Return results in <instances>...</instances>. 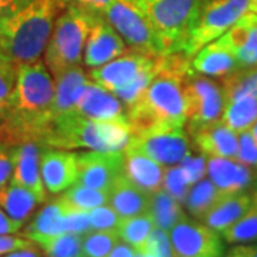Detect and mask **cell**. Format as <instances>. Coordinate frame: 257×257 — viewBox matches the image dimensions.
<instances>
[{
    "mask_svg": "<svg viewBox=\"0 0 257 257\" xmlns=\"http://www.w3.org/2000/svg\"><path fill=\"white\" fill-rule=\"evenodd\" d=\"M55 82L46 64H18V79L8 110L0 120V145L8 147L22 143L46 146L52 124Z\"/></svg>",
    "mask_w": 257,
    "mask_h": 257,
    "instance_id": "6da1fadb",
    "label": "cell"
},
{
    "mask_svg": "<svg viewBox=\"0 0 257 257\" xmlns=\"http://www.w3.org/2000/svg\"><path fill=\"white\" fill-rule=\"evenodd\" d=\"M67 0H33L0 23V43L13 63H35L46 49Z\"/></svg>",
    "mask_w": 257,
    "mask_h": 257,
    "instance_id": "7a4b0ae2",
    "label": "cell"
},
{
    "mask_svg": "<svg viewBox=\"0 0 257 257\" xmlns=\"http://www.w3.org/2000/svg\"><path fill=\"white\" fill-rule=\"evenodd\" d=\"M156 32L162 55L183 52L203 0H130Z\"/></svg>",
    "mask_w": 257,
    "mask_h": 257,
    "instance_id": "3957f363",
    "label": "cell"
},
{
    "mask_svg": "<svg viewBox=\"0 0 257 257\" xmlns=\"http://www.w3.org/2000/svg\"><path fill=\"white\" fill-rule=\"evenodd\" d=\"M94 18L97 16L67 5L63 13L56 19L45 49V64L53 76L80 66L86 39Z\"/></svg>",
    "mask_w": 257,
    "mask_h": 257,
    "instance_id": "277c9868",
    "label": "cell"
},
{
    "mask_svg": "<svg viewBox=\"0 0 257 257\" xmlns=\"http://www.w3.org/2000/svg\"><path fill=\"white\" fill-rule=\"evenodd\" d=\"M162 59L160 55L159 72L138 101L153 111L163 123L183 127L186 124L183 82L193 72V67Z\"/></svg>",
    "mask_w": 257,
    "mask_h": 257,
    "instance_id": "5b68a950",
    "label": "cell"
},
{
    "mask_svg": "<svg viewBox=\"0 0 257 257\" xmlns=\"http://www.w3.org/2000/svg\"><path fill=\"white\" fill-rule=\"evenodd\" d=\"M247 10L248 0H203L183 52L193 57L229 30Z\"/></svg>",
    "mask_w": 257,
    "mask_h": 257,
    "instance_id": "8992f818",
    "label": "cell"
},
{
    "mask_svg": "<svg viewBox=\"0 0 257 257\" xmlns=\"http://www.w3.org/2000/svg\"><path fill=\"white\" fill-rule=\"evenodd\" d=\"M103 18L132 50L162 55V47L150 22L130 0H111Z\"/></svg>",
    "mask_w": 257,
    "mask_h": 257,
    "instance_id": "52a82bcc",
    "label": "cell"
},
{
    "mask_svg": "<svg viewBox=\"0 0 257 257\" xmlns=\"http://www.w3.org/2000/svg\"><path fill=\"white\" fill-rule=\"evenodd\" d=\"M184 111L189 127L206 124L220 119L224 96L220 86L210 79L190 73L183 82Z\"/></svg>",
    "mask_w": 257,
    "mask_h": 257,
    "instance_id": "ba28073f",
    "label": "cell"
},
{
    "mask_svg": "<svg viewBox=\"0 0 257 257\" xmlns=\"http://www.w3.org/2000/svg\"><path fill=\"white\" fill-rule=\"evenodd\" d=\"M173 257H223L224 244L219 231L206 223L183 219L169 231Z\"/></svg>",
    "mask_w": 257,
    "mask_h": 257,
    "instance_id": "9c48e42d",
    "label": "cell"
},
{
    "mask_svg": "<svg viewBox=\"0 0 257 257\" xmlns=\"http://www.w3.org/2000/svg\"><path fill=\"white\" fill-rule=\"evenodd\" d=\"M128 146L136 147L162 166L179 165L190 155V142L183 127L162 124L133 136Z\"/></svg>",
    "mask_w": 257,
    "mask_h": 257,
    "instance_id": "30bf717a",
    "label": "cell"
},
{
    "mask_svg": "<svg viewBox=\"0 0 257 257\" xmlns=\"http://www.w3.org/2000/svg\"><path fill=\"white\" fill-rule=\"evenodd\" d=\"M79 180L77 183L92 189L109 192L124 176V155L121 152L77 153Z\"/></svg>",
    "mask_w": 257,
    "mask_h": 257,
    "instance_id": "8fae6325",
    "label": "cell"
},
{
    "mask_svg": "<svg viewBox=\"0 0 257 257\" xmlns=\"http://www.w3.org/2000/svg\"><path fill=\"white\" fill-rule=\"evenodd\" d=\"M159 57L160 55L126 50L123 55L114 57L110 62L92 67L89 77L92 82L107 89L109 92H114L117 87L130 82L143 70L156 66Z\"/></svg>",
    "mask_w": 257,
    "mask_h": 257,
    "instance_id": "7c38bea8",
    "label": "cell"
},
{
    "mask_svg": "<svg viewBox=\"0 0 257 257\" xmlns=\"http://www.w3.org/2000/svg\"><path fill=\"white\" fill-rule=\"evenodd\" d=\"M40 175L47 192L52 194L63 193L79 180L77 153L45 147L40 152Z\"/></svg>",
    "mask_w": 257,
    "mask_h": 257,
    "instance_id": "4fadbf2b",
    "label": "cell"
},
{
    "mask_svg": "<svg viewBox=\"0 0 257 257\" xmlns=\"http://www.w3.org/2000/svg\"><path fill=\"white\" fill-rule=\"evenodd\" d=\"M13 172L10 183L32 192L39 203L46 202L47 190L40 175V146L37 143H22L10 147Z\"/></svg>",
    "mask_w": 257,
    "mask_h": 257,
    "instance_id": "5bb4252c",
    "label": "cell"
},
{
    "mask_svg": "<svg viewBox=\"0 0 257 257\" xmlns=\"http://www.w3.org/2000/svg\"><path fill=\"white\" fill-rule=\"evenodd\" d=\"M126 43L103 16L93 20L84 45L83 62L89 67L107 63L126 52Z\"/></svg>",
    "mask_w": 257,
    "mask_h": 257,
    "instance_id": "9a60e30c",
    "label": "cell"
},
{
    "mask_svg": "<svg viewBox=\"0 0 257 257\" xmlns=\"http://www.w3.org/2000/svg\"><path fill=\"white\" fill-rule=\"evenodd\" d=\"M189 128L194 146L206 157H237L239 133L231 130L220 119Z\"/></svg>",
    "mask_w": 257,
    "mask_h": 257,
    "instance_id": "2e32d148",
    "label": "cell"
},
{
    "mask_svg": "<svg viewBox=\"0 0 257 257\" xmlns=\"http://www.w3.org/2000/svg\"><path fill=\"white\" fill-rule=\"evenodd\" d=\"M76 110L83 117L90 120L124 119V104L116 97L114 93L92 82L90 79L83 86L76 100Z\"/></svg>",
    "mask_w": 257,
    "mask_h": 257,
    "instance_id": "e0dca14e",
    "label": "cell"
},
{
    "mask_svg": "<svg viewBox=\"0 0 257 257\" xmlns=\"http://www.w3.org/2000/svg\"><path fill=\"white\" fill-rule=\"evenodd\" d=\"M124 155V177L143 192L152 193L162 189L165 169L156 160L136 147L127 146L123 150Z\"/></svg>",
    "mask_w": 257,
    "mask_h": 257,
    "instance_id": "ac0fdd59",
    "label": "cell"
},
{
    "mask_svg": "<svg viewBox=\"0 0 257 257\" xmlns=\"http://www.w3.org/2000/svg\"><path fill=\"white\" fill-rule=\"evenodd\" d=\"M207 173L213 183L221 192L236 193L247 190L251 183L253 172L248 166L243 165L237 159L229 157H207Z\"/></svg>",
    "mask_w": 257,
    "mask_h": 257,
    "instance_id": "d6986e66",
    "label": "cell"
},
{
    "mask_svg": "<svg viewBox=\"0 0 257 257\" xmlns=\"http://www.w3.org/2000/svg\"><path fill=\"white\" fill-rule=\"evenodd\" d=\"M89 80L82 66H74L55 76V100L52 106V120L74 113L76 100L83 86Z\"/></svg>",
    "mask_w": 257,
    "mask_h": 257,
    "instance_id": "ffe728a7",
    "label": "cell"
},
{
    "mask_svg": "<svg viewBox=\"0 0 257 257\" xmlns=\"http://www.w3.org/2000/svg\"><path fill=\"white\" fill-rule=\"evenodd\" d=\"M192 67L197 73L221 77L237 69V60L229 47L216 39L193 56Z\"/></svg>",
    "mask_w": 257,
    "mask_h": 257,
    "instance_id": "44dd1931",
    "label": "cell"
},
{
    "mask_svg": "<svg viewBox=\"0 0 257 257\" xmlns=\"http://www.w3.org/2000/svg\"><path fill=\"white\" fill-rule=\"evenodd\" d=\"M253 197H254V189L229 193L204 216L202 221L213 230L221 233L223 230L230 227L234 221L241 217V214L250 207Z\"/></svg>",
    "mask_w": 257,
    "mask_h": 257,
    "instance_id": "7402d4cb",
    "label": "cell"
},
{
    "mask_svg": "<svg viewBox=\"0 0 257 257\" xmlns=\"http://www.w3.org/2000/svg\"><path fill=\"white\" fill-rule=\"evenodd\" d=\"M67 210L57 199L47 203L42 210L29 223L23 236L39 244L40 241L66 233V214Z\"/></svg>",
    "mask_w": 257,
    "mask_h": 257,
    "instance_id": "603a6c76",
    "label": "cell"
},
{
    "mask_svg": "<svg viewBox=\"0 0 257 257\" xmlns=\"http://www.w3.org/2000/svg\"><path fill=\"white\" fill-rule=\"evenodd\" d=\"M150 194L140 190L123 176L109 194V206L120 217H130L149 210Z\"/></svg>",
    "mask_w": 257,
    "mask_h": 257,
    "instance_id": "cb8c5ba5",
    "label": "cell"
},
{
    "mask_svg": "<svg viewBox=\"0 0 257 257\" xmlns=\"http://www.w3.org/2000/svg\"><path fill=\"white\" fill-rule=\"evenodd\" d=\"M40 204L36 196L28 189L9 183L0 190V207L9 214L12 219L26 223L28 219Z\"/></svg>",
    "mask_w": 257,
    "mask_h": 257,
    "instance_id": "d4e9b609",
    "label": "cell"
},
{
    "mask_svg": "<svg viewBox=\"0 0 257 257\" xmlns=\"http://www.w3.org/2000/svg\"><path fill=\"white\" fill-rule=\"evenodd\" d=\"M147 211L153 217L157 229L165 230L167 233L179 221L187 217L183 210V204L177 202L175 197H172L163 189L150 194V203Z\"/></svg>",
    "mask_w": 257,
    "mask_h": 257,
    "instance_id": "484cf974",
    "label": "cell"
},
{
    "mask_svg": "<svg viewBox=\"0 0 257 257\" xmlns=\"http://www.w3.org/2000/svg\"><path fill=\"white\" fill-rule=\"evenodd\" d=\"M229 193L221 192L210 179L203 177L197 183H194L189 190L184 206L194 219L203 220L204 216L220 202Z\"/></svg>",
    "mask_w": 257,
    "mask_h": 257,
    "instance_id": "4316f807",
    "label": "cell"
},
{
    "mask_svg": "<svg viewBox=\"0 0 257 257\" xmlns=\"http://www.w3.org/2000/svg\"><path fill=\"white\" fill-rule=\"evenodd\" d=\"M220 120L236 133L250 130L257 120V97L240 96L226 101Z\"/></svg>",
    "mask_w": 257,
    "mask_h": 257,
    "instance_id": "83f0119b",
    "label": "cell"
},
{
    "mask_svg": "<svg viewBox=\"0 0 257 257\" xmlns=\"http://www.w3.org/2000/svg\"><path fill=\"white\" fill-rule=\"evenodd\" d=\"M109 192H103L97 189H92L82 183L73 184L67 190H64L57 200L63 204L67 210L72 211H89L109 203Z\"/></svg>",
    "mask_w": 257,
    "mask_h": 257,
    "instance_id": "f1b7e54d",
    "label": "cell"
},
{
    "mask_svg": "<svg viewBox=\"0 0 257 257\" xmlns=\"http://www.w3.org/2000/svg\"><path fill=\"white\" fill-rule=\"evenodd\" d=\"M155 227L156 224L153 217L149 214V211H146L130 217H121L116 227V231L121 241L127 243L128 246H132L139 253Z\"/></svg>",
    "mask_w": 257,
    "mask_h": 257,
    "instance_id": "f546056e",
    "label": "cell"
},
{
    "mask_svg": "<svg viewBox=\"0 0 257 257\" xmlns=\"http://www.w3.org/2000/svg\"><path fill=\"white\" fill-rule=\"evenodd\" d=\"M224 103L240 96L257 97V66L240 67L224 76L221 84Z\"/></svg>",
    "mask_w": 257,
    "mask_h": 257,
    "instance_id": "4dcf8cb0",
    "label": "cell"
},
{
    "mask_svg": "<svg viewBox=\"0 0 257 257\" xmlns=\"http://www.w3.org/2000/svg\"><path fill=\"white\" fill-rule=\"evenodd\" d=\"M223 240L229 244L253 243L257 240V189H254V197L247 210L241 217L234 221L230 227L220 233Z\"/></svg>",
    "mask_w": 257,
    "mask_h": 257,
    "instance_id": "1f68e13d",
    "label": "cell"
},
{
    "mask_svg": "<svg viewBox=\"0 0 257 257\" xmlns=\"http://www.w3.org/2000/svg\"><path fill=\"white\" fill-rule=\"evenodd\" d=\"M119 241L116 230H90L82 236V256L106 257Z\"/></svg>",
    "mask_w": 257,
    "mask_h": 257,
    "instance_id": "d6a6232c",
    "label": "cell"
},
{
    "mask_svg": "<svg viewBox=\"0 0 257 257\" xmlns=\"http://www.w3.org/2000/svg\"><path fill=\"white\" fill-rule=\"evenodd\" d=\"M46 257H80L82 256V234L63 233L43 240L37 244Z\"/></svg>",
    "mask_w": 257,
    "mask_h": 257,
    "instance_id": "836d02e7",
    "label": "cell"
},
{
    "mask_svg": "<svg viewBox=\"0 0 257 257\" xmlns=\"http://www.w3.org/2000/svg\"><path fill=\"white\" fill-rule=\"evenodd\" d=\"M159 62H160V57H159ZM159 62H157L156 66L149 67L146 70H143V72L139 73L135 79H132L128 83L117 87L114 92H111L114 93L116 97L126 106V109L130 107L133 103H136V101L142 97V94L146 92V89L149 87L150 82L153 80V77H155L157 74V72H159Z\"/></svg>",
    "mask_w": 257,
    "mask_h": 257,
    "instance_id": "e575fe53",
    "label": "cell"
},
{
    "mask_svg": "<svg viewBox=\"0 0 257 257\" xmlns=\"http://www.w3.org/2000/svg\"><path fill=\"white\" fill-rule=\"evenodd\" d=\"M192 186L193 184L189 182L187 176L184 175L183 169L179 165L169 166L165 170L162 189L169 193L172 197H175L177 202L184 204Z\"/></svg>",
    "mask_w": 257,
    "mask_h": 257,
    "instance_id": "d590c367",
    "label": "cell"
},
{
    "mask_svg": "<svg viewBox=\"0 0 257 257\" xmlns=\"http://www.w3.org/2000/svg\"><path fill=\"white\" fill-rule=\"evenodd\" d=\"M18 79V64L10 59L0 63V113L8 110Z\"/></svg>",
    "mask_w": 257,
    "mask_h": 257,
    "instance_id": "8d00e7d4",
    "label": "cell"
},
{
    "mask_svg": "<svg viewBox=\"0 0 257 257\" xmlns=\"http://www.w3.org/2000/svg\"><path fill=\"white\" fill-rule=\"evenodd\" d=\"M139 254L145 257H173L169 233L155 227Z\"/></svg>",
    "mask_w": 257,
    "mask_h": 257,
    "instance_id": "74e56055",
    "label": "cell"
},
{
    "mask_svg": "<svg viewBox=\"0 0 257 257\" xmlns=\"http://www.w3.org/2000/svg\"><path fill=\"white\" fill-rule=\"evenodd\" d=\"M92 230H116L120 217L109 204H103L87 211Z\"/></svg>",
    "mask_w": 257,
    "mask_h": 257,
    "instance_id": "f35d334b",
    "label": "cell"
},
{
    "mask_svg": "<svg viewBox=\"0 0 257 257\" xmlns=\"http://www.w3.org/2000/svg\"><path fill=\"white\" fill-rule=\"evenodd\" d=\"M236 159L248 167H257V140L250 130L239 133V152Z\"/></svg>",
    "mask_w": 257,
    "mask_h": 257,
    "instance_id": "ab89813d",
    "label": "cell"
},
{
    "mask_svg": "<svg viewBox=\"0 0 257 257\" xmlns=\"http://www.w3.org/2000/svg\"><path fill=\"white\" fill-rule=\"evenodd\" d=\"M236 60H237V69L257 66V22L250 30L246 43L236 53Z\"/></svg>",
    "mask_w": 257,
    "mask_h": 257,
    "instance_id": "60d3db41",
    "label": "cell"
},
{
    "mask_svg": "<svg viewBox=\"0 0 257 257\" xmlns=\"http://www.w3.org/2000/svg\"><path fill=\"white\" fill-rule=\"evenodd\" d=\"M206 156L199 155V156H192L189 155L184 157L183 160L179 163V166L183 169L184 175L187 176L189 182L192 184L197 183L199 180H202L203 177L207 173V166H206Z\"/></svg>",
    "mask_w": 257,
    "mask_h": 257,
    "instance_id": "b9f144b4",
    "label": "cell"
},
{
    "mask_svg": "<svg viewBox=\"0 0 257 257\" xmlns=\"http://www.w3.org/2000/svg\"><path fill=\"white\" fill-rule=\"evenodd\" d=\"M32 244L35 243L25 236L22 237V236H13V234H0V257L6 256L16 250L30 247Z\"/></svg>",
    "mask_w": 257,
    "mask_h": 257,
    "instance_id": "7bdbcfd3",
    "label": "cell"
},
{
    "mask_svg": "<svg viewBox=\"0 0 257 257\" xmlns=\"http://www.w3.org/2000/svg\"><path fill=\"white\" fill-rule=\"evenodd\" d=\"M13 172V162L10 155V147L0 145V190L10 183Z\"/></svg>",
    "mask_w": 257,
    "mask_h": 257,
    "instance_id": "ee69618b",
    "label": "cell"
},
{
    "mask_svg": "<svg viewBox=\"0 0 257 257\" xmlns=\"http://www.w3.org/2000/svg\"><path fill=\"white\" fill-rule=\"evenodd\" d=\"M110 2L111 0H67V5L84 10L94 16H103V12Z\"/></svg>",
    "mask_w": 257,
    "mask_h": 257,
    "instance_id": "f6af8a7d",
    "label": "cell"
},
{
    "mask_svg": "<svg viewBox=\"0 0 257 257\" xmlns=\"http://www.w3.org/2000/svg\"><path fill=\"white\" fill-rule=\"evenodd\" d=\"M25 223L12 219L6 211L0 207V234H15L22 230Z\"/></svg>",
    "mask_w": 257,
    "mask_h": 257,
    "instance_id": "bcb514c9",
    "label": "cell"
},
{
    "mask_svg": "<svg viewBox=\"0 0 257 257\" xmlns=\"http://www.w3.org/2000/svg\"><path fill=\"white\" fill-rule=\"evenodd\" d=\"M227 257H257V244H251V243L233 244L227 251Z\"/></svg>",
    "mask_w": 257,
    "mask_h": 257,
    "instance_id": "7dc6e473",
    "label": "cell"
},
{
    "mask_svg": "<svg viewBox=\"0 0 257 257\" xmlns=\"http://www.w3.org/2000/svg\"><path fill=\"white\" fill-rule=\"evenodd\" d=\"M138 251L124 241H119L106 257H136Z\"/></svg>",
    "mask_w": 257,
    "mask_h": 257,
    "instance_id": "c3c4849f",
    "label": "cell"
},
{
    "mask_svg": "<svg viewBox=\"0 0 257 257\" xmlns=\"http://www.w3.org/2000/svg\"><path fill=\"white\" fill-rule=\"evenodd\" d=\"M3 257H42V251H40V247L35 243L30 247L12 251V253H9V254H6V256Z\"/></svg>",
    "mask_w": 257,
    "mask_h": 257,
    "instance_id": "681fc988",
    "label": "cell"
},
{
    "mask_svg": "<svg viewBox=\"0 0 257 257\" xmlns=\"http://www.w3.org/2000/svg\"><path fill=\"white\" fill-rule=\"evenodd\" d=\"M15 3L12 0H0V23L5 18H8L15 12Z\"/></svg>",
    "mask_w": 257,
    "mask_h": 257,
    "instance_id": "f907efd6",
    "label": "cell"
},
{
    "mask_svg": "<svg viewBox=\"0 0 257 257\" xmlns=\"http://www.w3.org/2000/svg\"><path fill=\"white\" fill-rule=\"evenodd\" d=\"M15 2V9H22V8H25L26 5H29L30 2H33V0H13Z\"/></svg>",
    "mask_w": 257,
    "mask_h": 257,
    "instance_id": "816d5d0a",
    "label": "cell"
},
{
    "mask_svg": "<svg viewBox=\"0 0 257 257\" xmlns=\"http://www.w3.org/2000/svg\"><path fill=\"white\" fill-rule=\"evenodd\" d=\"M247 12H251L257 15V0H248V10Z\"/></svg>",
    "mask_w": 257,
    "mask_h": 257,
    "instance_id": "f5cc1de1",
    "label": "cell"
},
{
    "mask_svg": "<svg viewBox=\"0 0 257 257\" xmlns=\"http://www.w3.org/2000/svg\"><path fill=\"white\" fill-rule=\"evenodd\" d=\"M8 59H9V57H8L6 52H5V49H3L2 43H0V63H2V62H5V60H8Z\"/></svg>",
    "mask_w": 257,
    "mask_h": 257,
    "instance_id": "db71d44e",
    "label": "cell"
},
{
    "mask_svg": "<svg viewBox=\"0 0 257 257\" xmlns=\"http://www.w3.org/2000/svg\"><path fill=\"white\" fill-rule=\"evenodd\" d=\"M250 132H251V135L254 136V139L257 140V120H256V123L251 126V128H250Z\"/></svg>",
    "mask_w": 257,
    "mask_h": 257,
    "instance_id": "11a10c76",
    "label": "cell"
},
{
    "mask_svg": "<svg viewBox=\"0 0 257 257\" xmlns=\"http://www.w3.org/2000/svg\"><path fill=\"white\" fill-rule=\"evenodd\" d=\"M136 257H145V256H143V254H139V253H138V256H136Z\"/></svg>",
    "mask_w": 257,
    "mask_h": 257,
    "instance_id": "9f6ffc18",
    "label": "cell"
},
{
    "mask_svg": "<svg viewBox=\"0 0 257 257\" xmlns=\"http://www.w3.org/2000/svg\"><path fill=\"white\" fill-rule=\"evenodd\" d=\"M2 116H3V113H0V120H2Z\"/></svg>",
    "mask_w": 257,
    "mask_h": 257,
    "instance_id": "6f0895ef",
    "label": "cell"
},
{
    "mask_svg": "<svg viewBox=\"0 0 257 257\" xmlns=\"http://www.w3.org/2000/svg\"><path fill=\"white\" fill-rule=\"evenodd\" d=\"M80 257H86V256H80Z\"/></svg>",
    "mask_w": 257,
    "mask_h": 257,
    "instance_id": "680465c9",
    "label": "cell"
},
{
    "mask_svg": "<svg viewBox=\"0 0 257 257\" xmlns=\"http://www.w3.org/2000/svg\"><path fill=\"white\" fill-rule=\"evenodd\" d=\"M12 2H13V0H12ZM13 3H15V2H13Z\"/></svg>",
    "mask_w": 257,
    "mask_h": 257,
    "instance_id": "91938a15",
    "label": "cell"
}]
</instances>
